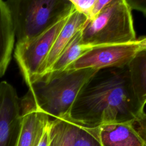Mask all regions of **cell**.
Returning a JSON list of instances; mask_svg holds the SVG:
<instances>
[{"label": "cell", "instance_id": "obj_1", "mask_svg": "<svg viewBox=\"0 0 146 146\" xmlns=\"http://www.w3.org/2000/svg\"><path fill=\"white\" fill-rule=\"evenodd\" d=\"M143 112L127 66L97 70L81 88L67 119L95 128L110 123H132Z\"/></svg>", "mask_w": 146, "mask_h": 146}, {"label": "cell", "instance_id": "obj_2", "mask_svg": "<svg viewBox=\"0 0 146 146\" xmlns=\"http://www.w3.org/2000/svg\"><path fill=\"white\" fill-rule=\"evenodd\" d=\"M97 70H64L48 73L29 86L22 109L41 111L54 119H67L81 88Z\"/></svg>", "mask_w": 146, "mask_h": 146}, {"label": "cell", "instance_id": "obj_3", "mask_svg": "<svg viewBox=\"0 0 146 146\" xmlns=\"http://www.w3.org/2000/svg\"><path fill=\"white\" fill-rule=\"evenodd\" d=\"M17 43L43 33L74 10L70 0H9Z\"/></svg>", "mask_w": 146, "mask_h": 146}, {"label": "cell", "instance_id": "obj_4", "mask_svg": "<svg viewBox=\"0 0 146 146\" xmlns=\"http://www.w3.org/2000/svg\"><path fill=\"white\" fill-rule=\"evenodd\" d=\"M82 43L93 47L127 44L136 40L131 10L125 0H111L81 31Z\"/></svg>", "mask_w": 146, "mask_h": 146}, {"label": "cell", "instance_id": "obj_5", "mask_svg": "<svg viewBox=\"0 0 146 146\" xmlns=\"http://www.w3.org/2000/svg\"><path fill=\"white\" fill-rule=\"evenodd\" d=\"M67 18L37 36L22 43H16L14 57L28 86L36 80L40 68Z\"/></svg>", "mask_w": 146, "mask_h": 146}, {"label": "cell", "instance_id": "obj_6", "mask_svg": "<svg viewBox=\"0 0 146 146\" xmlns=\"http://www.w3.org/2000/svg\"><path fill=\"white\" fill-rule=\"evenodd\" d=\"M140 49L135 43L104 45L91 47L65 70L92 68L100 70L108 67L127 66Z\"/></svg>", "mask_w": 146, "mask_h": 146}, {"label": "cell", "instance_id": "obj_7", "mask_svg": "<svg viewBox=\"0 0 146 146\" xmlns=\"http://www.w3.org/2000/svg\"><path fill=\"white\" fill-rule=\"evenodd\" d=\"M22 115L21 99L6 81L0 83V146H17Z\"/></svg>", "mask_w": 146, "mask_h": 146}, {"label": "cell", "instance_id": "obj_8", "mask_svg": "<svg viewBox=\"0 0 146 146\" xmlns=\"http://www.w3.org/2000/svg\"><path fill=\"white\" fill-rule=\"evenodd\" d=\"M101 146H146L132 123H110L96 128Z\"/></svg>", "mask_w": 146, "mask_h": 146}, {"label": "cell", "instance_id": "obj_9", "mask_svg": "<svg viewBox=\"0 0 146 146\" xmlns=\"http://www.w3.org/2000/svg\"><path fill=\"white\" fill-rule=\"evenodd\" d=\"M87 21V18L84 15L74 9L68 17L64 25L55 40L48 55L42 64L36 80L42 77L48 72L69 41L78 31L83 29Z\"/></svg>", "mask_w": 146, "mask_h": 146}, {"label": "cell", "instance_id": "obj_10", "mask_svg": "<svg viewBox=\"0 0 146 146\" xmlns=\"http://www.w3.org/2000/svg\"><path fill=\"white\" fill-rule=\"evenodd\" d=\"M21 111L22 127L17 146H38L50 117L36 110L21 108Z\"/></svg>", "mask_w": 146, "mask_h": 146}, {"label": "cell", "instance_id": "obj_11", "mask_svg": "<svg viewBox=\"0 0 146 146\" xmlns=\"http://www.w3.org/2000/svg\"><path fill=\"white\" fill-rule=\"evenodd\" d=\"M133 92L142 107L146 104V49L139 50L127 65Z\"/></svg>", "mask_w": 146, "mask_h": 146}, {"label": "cell", "instance_id": "obj_12", "mask_svg": "<svg viewBox=\"0 0 146 146\" xmlns=\"http://www.w3.org/2000/svg\"><path fill=\"white\" fill-rule=\"evenodd\" d=\"M15 34L10 11L0 0V65L9 63L14 48Z\"/></svg>", "mask_w": 146, "mask_h": 146}, {"label": "cell", "instance_id": "obj_13", "mask_svg": "<svg viewBox=\"0 0 146 146\" xmlns=\"http://www.w3.org/2000/svg\"><path fill=\"white\" fill-rule=\"evenodd\" d=\"M76 123L68 119H54L48 124L49 146H74Z\"/></svg>", "mask_w": 146, "mask_h": 146}, {"label": "cell", "instance_id": "obj_14", "mask_svg": "<svg viewBox=\"0 0 146 146\" xmlns=\"http://www.w3.org/2000/svg\"><path fill=\"white\" fill-rule=\"evenodd\" d=\"M81 31H78L74 35L46 74L64 70L91 48L82 43Z\"/></svg>", "mask_w": 146, "mask_h": 146}, {"label": "cell", "instance_id": "obj_15", "mask_svg": "<svg viewBox=\"0 0 146 146\" xmlns=\"http://www.w3.org/2000/svg\"><path fill=\"white\" fill-rule=\"evenodd\" d=\"M74 146H101L96 136V128H90L76 124Z\"/></svg>", "mask_w": 146, "mask_h": 146}, {"label": "cell", "instance_id": "obj_16", "mask_svg": "<svg viewBox=\"0 0 146 146\" xmlns=\"http://www.w3.org/2000/svg\"><path fill=\"white\" fill-rule=\"evenodd\" d=\"M75 10L84 15L88 20L96 0H70Z\"/></svg>", "mask_w": 146, "mask_h": 146}, {"label": "cell", "instance_id": "obj_17", "mask_svg": "<svg viewBox=\"0 0 146 146\" xmlns=\"http://www.w3.org/2000/svg\"><path fill=\"white\" fill-rule=\"evenodd\" d=\"M132 124L140 137L146 144V113H141Z\"/></svg>", "mask_w": 146, "mask_h": 146}, {"label": "cell", "instance_id": "obj_18", "mask_svg": "<svg viewBox=\"0 0 146 146\" xmlns=\"http://www.w3.org/2000/svg\"><path fill=\"white\" fill-rule=\"evenodd\" d=\"M131 10L141 11L146 16V0H125Z\"/></svg>", "mask_w": 146, "mask_h": 146}, {"label": "cell", "instance_id": "obj_19", "mask_svg": "<svg viewBox=\"0 0 146 146\" xmlns=\"http://www.w3.org/2000/svg\"><path fill=\"white\" fill-rule=\"evenodd\" d=\"M111 0H96L94 5L90 18L91 19L96 17L110 2Z\"/></svg>", "mask_w": 146, "mask_h": 146}, {"label": "cell", "instance_id": "obj_20", "mask_svg": "<svg viewBox=\"0 0 146 146\" xmlns=\"http://www.w3.org/2000/svg\"><path fill=\"white\" fill-rule=\"evenodd\" d=\"M38 146H49V136H48V125L40 139V141L39 142Z\"/></svg>", "mask_w": 146, "mask_h": 146}, {"label": "cell", "instance_id": "obj_21", "mask_svg": "<svg viewBox=\"0 0 146 146\" xmlns=\"http://www.w3.org/2000/svg\"><path fill=\"white\" fill-rule=\"evenodd\" d=\"M135 43L138 46L140 50L146 49V37L140 38L136 39Z\"/></svg>", "mask_w": 146, "mask_h": 146}, {"label": "cell", "instance_id": "obj_22", "mask_svg": "<svg viewBox=\"0 0 146 146\" xmlns=\"http://www.w3.org/2000/svg\"><path fill=\"white\" fill-rule=\"evenodd\" d=\"M9 64V63H4L0 65V77L5 74Z\"/></svg>", "mask_w": 146, "mask_h": 146}]
</instances>
